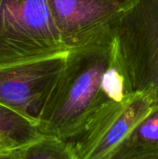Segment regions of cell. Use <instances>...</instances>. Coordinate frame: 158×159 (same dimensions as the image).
<instances>
[{"mask_svg":"<svg viewBox=\"0 0 158 159\" xmlns=\"http://www.w3.org/2000/svg\"><path fill=\"white\" fill-rule=\"evenodd\" d=\"M113 63L110 31L87 45L71 48L37 122L44 136L74 142L112 101L104 76Z\"/></svg>","mask_w":158,"mask_h":159,"instance_id":"1","label":"cell"},{"mask_svg":"<svg viewBox=\"0 0 158 159\" xmlns=\"http://www.w3.org/2000/svg\"><path fill=\"white\" fill-rule=\"evenodd\" d=\"M109 31L127 94H150L158 102V0H130Z\"/></svg>","mask_w":158,"mask_h":159,"instance_id":"2","label":"cell"},{"mask_svg":"<svg viewBox=\"0 0 158 159\" xmlns=\"http://www.w3.org/2000/svg\"><path fill=\"white\" fill-rule=\"evenodd\" d=\"M67 52L47 0H0V68Z\"/></svg>","mask_w":158,"mask_h":159,"instance_id":"3","label":"cell"},{"mask_svg":"<svg viewBox=\"0 0 158 159\" xmlns=\"http://www.w3.org/2000/svg\"><path fill=\"white\" fill-rule=\"evenodd\" d=\"M158 109L150 94L132 93L121 102H108L71 143L78 159H105Z\"/></svg>","mask_w":158,"mask_h":159,"instance_id":"4","label":"cell"},{"mask_svg":"<svg viewBox=\"0 0 158 159\" xmlns=\"http://www.w3.org/2000/svg\"><path fill=\"white\" fill-rule=\"evenodd\" d=\"M66 55L0 68V104L37 126L45 104L64 68Z\"/></svg>","mask_w":158,"mask_h":159,"instance_id":"5","label":"cell"},{"mask_svg":"<svg viewBox=\"0 0 158 159\" xmlns=\"http://www.w3.org/2000/svg\"><path fill=\"white\" fill-rule=\"evenodd\" d=\"M130 0H47L64 46L69 49L102 37Z\"/></svg>","mask_w":158,"mask_h":159,"instance_id":"6","label":"cell"},{"mask_svg":"<svg viewBox=\"0 0 158 159\" xmlns=\"http://www.w3.org/2000/svg\"><path fill=\"white\" fill-rule=\"evenodd\" d=\"M41 137L36 124L0 104V153L18 151Z\"/></svg>","mask_w":158,"mask_h":159,"instance_id":"7","label":"cell"},{"mask_svg":"<svg viewBox=\"0 0 158 159\" xmlns=\"http://www.w3.org/2000/svg\"><path fill=\"white\" fill-rule=\"evenodd\" d=\"M17 153L20 159H78L70 142L44 135Z\"/></svg>","mask_w":158,"mask_h":159,"instance_id":"8","label":"cell"},{"mask_svg":"<svg viewBox=\"0 0 158 159\" xmlns=\"http://www.w3.org/2000/svg\"><path fill=\"white\" fill-rule=\"evenodd\" d=\"M105 159H158V143L128 139Z\"/></svg>","mask_w":158,"mask_h":159,"instance_id":"9","label":"cell"},{"mask_svg":"<svg viewBox=\"0 0 158 159\" xmlns=\"http://www.w3.org/2000/svg\"><path fill=\"white\" fill-rule=\"evenodd\" d=\"M128 139L140 143H158V109L146 117Z\"/></svg>","mask_w":158,"mask_h":159,"instance_id":"10","label":"cell"},{"mask_svg":"<svg viewBox=\"0 0 158 159\" xmlns=\"http://www.w3.org/2000/svg\"><path fill=\"white\" fill-rule=\"evenodd\" d=\"M0 159H20L17 151L7 152V153H0Z\"/></svg>","mask_w":158,"mask_h":159,"instance_id":"11","label":"cell"}]
</instances>
